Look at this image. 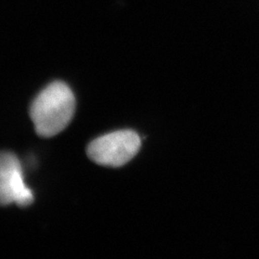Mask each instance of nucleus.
<instances>
[{
    "instance_id": "f257e3e1",
    "label": "nucleus",
    "mask_w": 259,
    "mask_h": 259,
    "mask_svg": "<svg viewBox=\"0 0 259 259\" xmlns=\"http://www.w3.org/2000/svg\"><path fill=\"white\" fill-rule=\"evenodd\" d=\"M76 101L70 88L64 82H53L37 95L30 108V117L41 138H52L69 125Z\"/></svg>"
},
{
    "instance_id": "f03ea898",
    "label": "nucleus",
    "mask_w": 259,
    "mask_h": 259,
    "mask_svg": "<svg viewBox=\"0 0 259 259\" xmlns=\"http://www.w3.org/2000/svg\"><path fill=\"white\" fill-rule=\"evenodd\" d=\"M141 139L131 130L117 131L94 139L87 153L93 162L103 166L120 167L139 153Z\"/></svg>"
},
{
    "instance_id": "7ed1b4c3",
    "label": "nucleus",
    "mask_w": 259,
    "mask_h": 259,
    "mask_svg": "<svg viewBox=\"0 0 259 259\" xmlns=\"http://www.w3.org/2000/svg\"><path fill=\"white\" fill-rule=\"evenodd\" d=\"M34 195L24 184L19 158L4 152L0 157V202L2 205L17 203L25 207L33 203Z\"/></svg>"
}]
</instances>
